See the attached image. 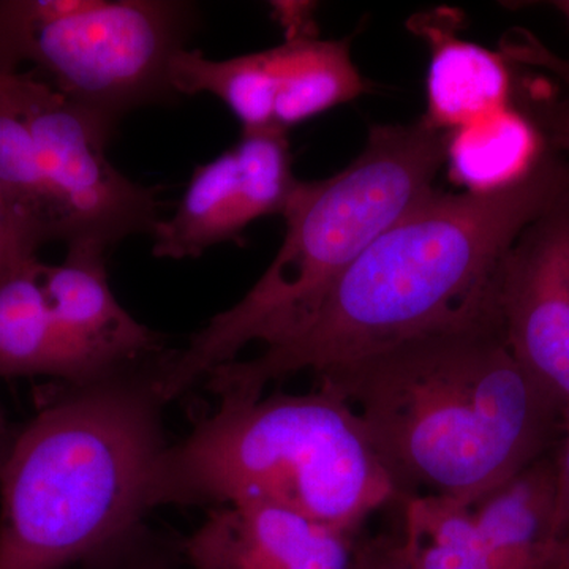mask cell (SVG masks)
<instances>
[{"label": "cell", "instance_id": "6da1fadb", "mask_svg": "<svg viewBox=\"0 0 569 569\" xmlns=\"http://www.w3.org/2000/svg\"><path fill=\"white\" fill-rule=\"evenodd\" d=\"M569 186V162L546 146L526 174L490 192L426 194L378 236L295 336L206 377L219 406L254 402L269 385L411 340L501 325L497 276L527 224Z\"/></svg>", "mask_w": 569, "mask_h": 569}, {"label": "cell", "instance_id": "7a4b0ae2", "mask_svg": "<svg viewBox=\"0 0 569 569\" xmlns=\"http://www.w3.org/2000/svg\"><path fill=\"white\" fill-rule=\"evenodd\" d=\"M353 407L403 493L471 507L559 443L565 413L501 325L411 340L316 377Z\"/></svg>", "mask_w": 569, "mask_h": 569}, {"label": "cell", "instance_id": "3957f363", "mask_svg": "<svg viewBox=\"0 0 569 569\" xmlns=\"http://www.w3.org/2000/svg\"><path fill=\"white\" fill-rule=\"evenodd\" d=\"M160 356L66 385L18 430L0 475V569H71L142 526L168 447Z\"/></svg>", "mask_w": 569, "mask_h": 569}, {"label": "cell", "instance_id": "277c9868", "mask_svg": "<svg viewBox=\"0 0 569 569\" xmlns=\"http://www.w3.org/2000/svg\"><path fill=\"white\" fill-rule=\"evenodd\" d=\"M448 133L429 123L370 129L362 152L331 178L299 182L282 213L283 244L249 293L209 321L157 370L164 402L178 399L250 343L274 347L305 328L367 247L432 192Z\"/></svg>", "mask_w": 569, "mask_h": 569}, {"label": "cell", "instance_id": "5b68a950", "mask_svg": "<svg viewBox=\"0 0 569 569\" xmlns=\"http://www.w3.org/2000/svg\"><path fill=\"white\" fill-rule=\"evenodd\" d=\"M403 493L353 407L331 385L219 406L168 445L153 466L149 507L271 505L359 537Z\"/></svg>", "mask_w": 569, "mask_h": 569}, {"label": "cell", "instance_id": "8992f818", "mask_svg": "<svg viewBox=\"0 0 569 569\" xmlns=\"http://www.w3.org/2000/svg\"><path fill=\"white\" fill-rule=\"evenodd\" d=\"M194 7L176 0H0V73L36 63L73 102L118 122L176 96L170 62Z\"/></svg>", "mask_w": 569, "mask_h": 569}, {"label": "cell", "instance_id": "52a82bcc", "mask_svg": "<svg viewBox=\"0 0 569 569\" xmlns=\"http://www.w3.org/2000/svg\"><path fill=\"white\" fill-rule=\"evenodd\" d=\"M22 111L67 246L104 252L122 239L152 233L159 201L130 181L107 157L114 122L73 102L54 86L24 73Z\"/></svg>", "mask_w": 569, "mask_h": 569}, {"label": "cell", "instance_id": "ba28073f", "mask_svg": "<svg viewBox=\"0 0 569 569\" xmlns=\"http://www.w3.org/2000/svg\"><path fill=\"white\" fill-rule=\"evenodd\" d=\"M497 309L516 359L569 419V186L523 228L501 260Z\"/></svg>", "mask_w": 569, "mask_h": 569}, {"label": "cell", "instance_id": "9c48e42d", "mask_svg": "<svg viewBox=\"0 0 569 569\" xmlns=\"http://www.w3.org/2000/svg\"><path fill=\"white\" fill-rule=\"evenodd\" d=\"M287 133L269 129L242 133L233 148L194 170L178 209L153 227V257L183 260L227 241L247 224L282 216L299 186Z\"/></svg>", "mask_w": 569, "mask_h": 569}, {"label": "cell", "instance_id": "30bf717a", "mask_svg": "<svg viewBox=\"0 0 569 569\" xmlns=\"http://www.w3.org/2000/svg\"><path fill=\"white\" fill-rule=\"evenodd\" d=\"M62 264H44V295L69 351L77 381L88 383L152 361L163 337L134 320L116 299L107 274V252L67 246Z\"/></svg>", "mask_w": 569, "mask_h": 569}, {"label": "cell", "instance_id": "8fae6325", "mask_svg": "<svg viewBox=\"0 0 569 569\" xmlns=\"http://www.w3.org/2000/svg\"><path fill=\"white\" fill-rule=\"evenodd\" d=\"M353 533L271 505L213 509L181 542L189 569H351Z\"/></svg>", "mask_w": 569, "mask_h": 569}, {"label": "cell", "instance_id": "7c38bea8", "mask_svg": "<svg viewBox=\"0 0 569 569\" xmlns=\"http://www.w3.org/2000/svg\"><path fill=\"white\" fill-rule=\"evenodd\" d=\"M553 449L470 507L479 535L507 569H548L559 541Z\"/></svg>", "mask_w": 569, "mask_h": 569}, {"label": "cell", "instance_id": "4fadbf2b", "mask_svg": "<svg viewBox=\"0 0 569 569\" xmlns=\"http://www.w3.org/2000/svg\"><path fill=\"white\" fill-rule=\"evenodd\" d=\"M415 29L430 50L422 121L438 132L451 133L507 110L509 78L503 58L459 39L432 14L419 17Z\"/></svg>", "mask_w": 569, "mask_h": 569}, {"label": "cell", "instance_id": "5bb4252c", "mask_svg": "<svg viewBox=\"0 0 569 569\" xmlns=\"http://www.w3.org/2000/svg\"><path fill=\"white\" fill-rule=\"evenodd\" d=\"M39 257L0 276V380L48 376L73 385V365L44 295Z\"/></svg>", "mask_w": 569, "mask_h": 569}, {"label": "cell", "instance_id": "9a60e30c", "mask_svg": "<svg viewBox=\"0 0 569 569\" xmlns=\"http://www.w3.org/2000/svg\"><path fill=\"white\" fill-rule=\"evenodd\" d=\"M274 50L279 73L274 129L280 132L288 133L291 127L351 102L367 91L365 78L351 59L348 40L298 37L287 39Z\"/></svg>", "mask_w": 569, "mask_h": 569}, {"label": "cell", "instance_id": "2e32d148", "mask_svg": "<svg viewBox=\"0 0 569 569\" xmlns=\"http://www.w3.org/2000/svg\"><path fill=\"white\" fill-rule=\"evenodd\" d=\"M170 84L174 93H211L222 100L241 123L242 133L274 129L279 88L274 48L224 61L183 48L171 59Z\"/></svg>", "mask_w": 569, "mask_h": 569}, {"label": "cell", "instance_id": "e0dca14e", "mask_svg": "<svg viewBox=\"0 0 569 569\" xmlns=\"http://www.w3.org/2000/svg\"><path fill=\"white\" fill-rule=\"evenodd\" d=\"M24 73H0V192L41 246L61 241V222L44 183L21 103Z\"/></svg>", "mask_w": 569, "mask_h": 569}, {"label": "cell", "instance_id": "ac0fdd59", "mask_svg": "<svg viewBox=\"0 0 569 569\" xmlns=\"http://www.w3.org/2000/svg\"><path fill=\"white\" fill-rule=\"evenodd\" d=\"M400 508L403 529L399 535L415 569H507L479 535L467 505L413 496Z\"/></svg>", "mask_w": 569, "mask_h": 569}, {"label": "cell", "instance_id": "d6986e66", "mask_svg": "<svg viewBox=\"0 0 569 569\" xmlns=\"http://www.w3.org/2000/svg\"><path fill=\"white\" fill-rule=\"evenodd\" d=\"M530 133V123L508 110L448 133L447 163L452 181L466 187V192L477 193L515 182L539 157L526 162L518 159V153L533 157L546 148H520Z\"/></svg>", "mask_w": 569, "mask_h": 569}, {"label": "cell", "instance_id": "ffe728a7", "mask_svg": "<svg viewBox=\"0 0 569 569\" xmlns=\"http://www.w3.org/2000/svg\"><path fill=\"white\" fill-rule=\"evenodd\" d=\"M71 569H189L181 542L151 533L144 526L118 539Z\"/></svg>", "mask_w": 569, "mask_h": 569}, {"label": "cell", "instance_id": "44dd1931", "mask_svg": "<svg viewBox=\"0 0 569 569\" xmlns=\"http://www.w3.org/2000/svg\"><path fill=\"white\" fill-rule=\"evenodd\" d=\"M509 52H512V56L519 61L533 63V66L552 71L567 88V96L559 102L550 104L542 114V121H539L542 132L539 134L550 151L559 153L561 157H569V61L552 54L530 36L511 43Z\"/></svg>", "mask_w": 569, "mask_h": 569}, {"label": "cell", "instance_id": "7402d4cb", "mask_svg": "<svg viewBox=\"0 0 569 569\" xmlns=\"http://www.w3.org/2000/svg\"><path fill=\"white\" fill-rule=\"evenodd\" d=\"M39 239L0 192V276L37 257Z\"/></svg>", "mask_w": 569, "mask_h": 569}, {"label": "cell", "instance_id": "603a6c76", "mask_svg": "<svg viewBox=\"0 0 569 569\" xmlns=\"http://www.w3.org/2000/svg\"><path fill=\"white\" fill-rule=\"evenodd\" d=\"M351 569H415L400 535L356 539Z\"/></svg>", "mask_w": 569, "mask_h": 569}, {"label": "cell", "instance_id": "cb8c5ba5", "mask_svg": "<svg viewBox=\"0 0 569 569\" xmlns=\"http://www.w3.org/2000/svg\"><path fill=\"white\" fill-rule=\"evenodd\" d=\"M557 477V530L559 535L569 530V419L559 443L553 449Z\"/></svg>", "mask_w": 569, "mask_h": 569}, {"label": "cell", "instance_id": "d4e9b609", "mask_svg": "<svg viewBox=\"0 0 569 569\" xmlns=\"http://www.w3.org/2000/svg\"><path fill=\"white\" fill-rule=\"evenodd\" d=\"M17 436L18 430L10 426L6 411L0 407V475H2L3 467L10 458L11 448H13Z\"/></svg>", "mask_w": 569, "mask_h": 569}, {"label": "cell", "instance_id": "484cf974", "mask_svg": "<svg viewBox=\"0 0 569 569\" xmlns=\"http://www.w3.org/2000/svg\"><path fill=\"white\" fill-rule=\"evenodd\" d=\"M548 569H569V530L557 541Z\"/></svg>", "mask_w": 569, "mask_h": 569}, {"label": "cell", "instance_id": "4316f807", "mask_svg": "<svg viewBox=\"0 0 569 569\" xmlns=\"http://www.w3.org/2000/svg\"><path fill=\"white\" fill-rule=\"evenodd\" d=\"M553 7L563 14L565 20L568 21L569 24V0H560V2H553Z\"/></svg>", "mask_w": 569, "mask_h": 569}]
</instances>
